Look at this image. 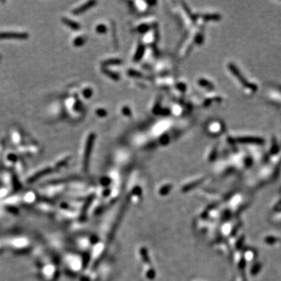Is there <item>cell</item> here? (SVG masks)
<instances>
[{
	"label": "cell",
	"instance_id": "1",
	"mask_svg": "<svg viewBox=\"0 0 281 281\" xmlns=\"http://www.w3.org/2000/svg\"><path fill=\"white\" fill-rule=\"evenodd\" d=\"M27 35L26 33H0V39H27Z\"/></svg>",
	"mask_w": 281,
	"mask_h": 281
},
{
	"label": "cell",
	"instance_id": "2",
	"mask_svg": "<svg viewBox=\"0 0 281 281\" xmlns=\"http://www.w3.org/2000/svg\"><path fill=\"white\" fill-rule=\"evenodd\" d=\"M96 3V2H94V1H90V2H86V3H84V5H82L80 7H78V8H77L76 10H74V11H73V14H81V13H83V12L86 11V10H88V9H90L91 7H92L93 6H95V4Z\"/></svg>",
	"mask_w": 281,
	"mask_h": 281
},
{
	"label": "cell",
	"instance_id": "3",
	"mask_svg": "<svg viewBox=\"0 0 281 281\" xmlns=\"http://www.w3.org/2000/svg\"><path fill=\"white\" fill-rule=\"evenodd\" d=\"M63 21L65 23V24H67V25L68 26V27H70L71 29L77 30V29L80 28V26H79L78 23H76V22H74V21H73V20H69V19H67V18H63Z\"/></svg>",
	"mask_w": 281,
	"mask_h": 281
},
{
	"label": "cell",
	"instance_id": "4",
	"mask_svg": "<svg viewBox=\"0 0 281 281\" xmlns=\"http://www.w3.org/2000/svg\"><path fill=\"white\" fill-rule=\"evenodd\" d=\"M144 51H145L144 47H143L142 45H140V46L138 47V49H137V52H136L135 56H134L135 57V60H138V59H140L141 58V55H142Z\"/></svg>",
	"mask_w": 281,
	"mask_h": 281
},
{
	"label": "cell",
	"instance_id": "5",
	"mask_svg": "<svg viewBox=\"0 0 281 281\" xmlns=\"http://www.w3.org/2000/svg\"><path fill=\"white\" fill-rule=\"evenodd\" d=\"M120 63L121 61L118 59H110L105 61V65H116V64H120Z\"/></svg>",
	"mask_w": 281,
	"mask_h": 281
},
{
	"label": "cell",
	"instance_id": "6",
	"mask_svg": "<svg viewBox=\"0 0 281 281\" xmlns=\"http://www.w3.org/2000/svg\"><path fill=\"white\" fill-rule=\"evenodd\" d=\"M96 31H97L98 33H100V34L105 33V31H106V27H105L104 25H102V24H101V25H99L97 27H96Z\"/></svg>",
	"mask_w": 281,
	"mask_h": 281
}]
</instances>
